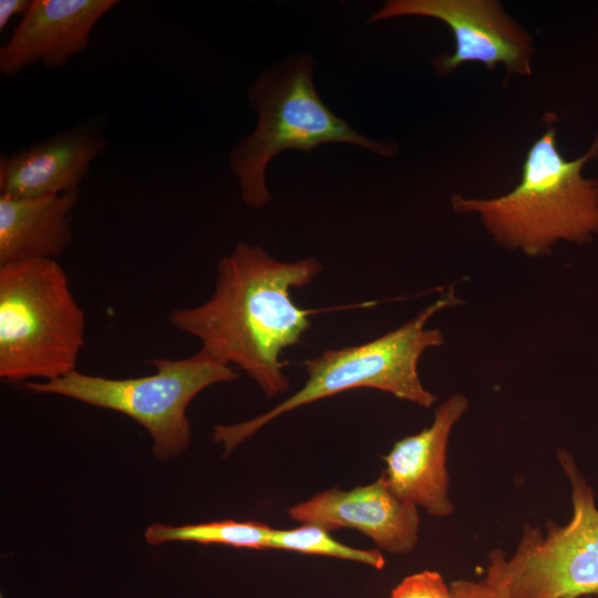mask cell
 I'll list each match as a JSON object with an SVG mask.
<instances>
[{"mask_svg": "<svg viewBox=\"0 0 598 598\" xmlns=\"http://www.w3.org/2000/svg\"><path fill=\"white\" fill-rule=\"evenodd\" d=\"M32 0H1L0 1V31L8 25L12 17L28 12Z\"/></svg>", "mask_w": 598, "mask_h": 598, "instance_id": "obj_18", "label": "cell"}, {"mask_svg": "<svg viewBox=\"0 0 598 598\" xmlns=\"http://www.w3.org/2000/svg\"><path fill=\"white\" fill-rule=\"evenodd\" d=\"M467 409L463 394L448 396L435 410L430 426L395 442L384 457L383 475L393 493L434 517L454 511L448 497L446 446L453 426Z\"/></svg>", "mask_w": 598, "mask_h": 598, "instance_id": "obj_12", "label": "cell"}, {"mask_svg": "<svg viewBox=\"0 0 598 598\" xmlns=\"http://www.w3.org/2000/svg\"><path fill=\"white\" fill-rule=\"evenodd\" d=\"M147 362L155 372L144 377L112 379L74 370L52 381H29L23 386L133 419L150 433L155 458L167 461L190 445L186 410L192 400L210 385L237 380L239 372L203 349L183 359L155 358Z\"/></svg>", "mask_w": 598, "mask_h": 598, "instance_id": "obj_6", "label": "cell"}, {"mask_svg": "<svg viewBox=\"0 0 598 598\" xmlns=\"http://www.w3.org/2000/svg\"><path fill=\"white\" fill-rule=\"evenodd\" d=\"M329 529L319 524H302L290 529H272L268 549H283L329 556L361 563L378 570L385 565L380 549H360L336 540Z\"/></svg>", "mask_w": 598, "mask_h": 598, "instance_id": "obj_15", "label": "cell"}, {"mask_svg": "<svg viewBox=\"0 0 598 598\" xmlns=\"http://www.w3.org/2000/svg\"><path fill=\"white\" fill-rule=\"evenodd\" d=\"M460 303L453 289L439 297L414 318L373 340L361 344L330 349L305 361V384L269 411L248 421L217 424L212 439L228 456L245 440L279 416L312 402L353 389H375L395 398L431 408L436 395L421 382L417 364L422 354L443 344L439 329L426 328L440 310Z\"/></svg>", "mask_w": 598, "mask_h": 598, "instance_id": "obj_3", "label": "cell"}, {"mask_svg": "<svg viewBox=\"0 0 598 598\" xmlns=\"http://www.w3.org/2000/svg\"><path fill=\"white\" fill-rule=\"evenodd\" d=\"M0 598H3V596H2V595H0Z\"/></svg>", "mask_w": 598, "mask_h": 598, "instance_id": "obj_19", "label": "cell"}, {"mask_svg": "<svg viewBox=\"0 0 598 598\" xmlns=\"http://www.w3.org/2000/svg\"><path fill=\"white\" fill-rule=\"evenodd\" d=\"M315 69V59L301 53L265 70L248 90L258 124L234 146L229 164L249 207L261 208L270 200L266 168L285 150L312 154L322 144L347 143L380 156L396 153L394 143L359 134L324 105L313 85Z\"/></svg>", "mask_w": 598, "mask_h": 598, "instance_id": "obj_4", "label": "cell"}, {"mask_svg": "<svg viewBox=\"0 0 598 598\" xmlns=\"http://www.w3.org/2000/svg\"><path fill=\"white\" fill-rule=\"evenodd\" d=\"M85 316L55 259L0 267V378L52 381L76 370Z\"/></svg>", "mask_w": 598, "mask_h": 598, "instance_id": "obj_5", "label": "cell"}, {"mask_svg": "<svg viewBox=\"0 0 598 598\" xmlns=\"http://www.w3.org/2000/svg\"><path fill=\"white\" fill-rule=\"evenodd\" d=\"M272 529L255 520L225 519L185 525L154 523L145 529L144 537L146 543L153 546L189 542L260 550L268 549Z\"/></svg>", "mask_w": 598, "mask_h": 598, "instance_id": "obj_14", "label": "cell"}, {"mask_svg": "<svg viewBox=\"0 0 598 598\" xmlns=\"http://www.w3.org/2000/svg\"><path fill=\"white\" fill-rule=\"evenodd\" d=\"M322 270L316 258L280 261L258 245L239 241L218 260L210 298L173 308L169 323L197 338L200 349L218 361L246 372L267 396L283 394L290 380L281 353L299 344L311 317L323 311L301 308L291 291Z\"/></svg>", "mask_w": 598, "mask_h": 598, "instance_id": "obj_1", "label": "cell"}, {"mask_svg": "<svg viewBox=\"0 0 598 598\" xmlns=\"http://www.w3.org/2000/svg\"><path fill=\"white\" fill-rule=\"evenodd\" d=\"M109 141L102 121H87L0 157V194L38 197L79 193Z\"/></svg>", "mask_w": 598, "mask_h": 598, "instance_id": "obj_11", "label": "cell"}, {"mask_svg": "<svg viewBox=\"0 0 598 598\" xmlns=\"http://www.w3.org/2000/svg\"><path fill=\"white\" fill-rule=\"evenodd\" d=\"M402 16L434 18L452 30L453 53L439 55L432 62L440 75H446L466 62H480L488 69L503 64L511 73L533 74V39L498 1L390 0L369 18V22Z\"/></svg>", "mask_w": 598, "mask_h": 598, "instance_id": "obj_8", "label": "cell"}, {"mask_svg": "<svg viewBox=\"0 0 598 598\" xmlns=\"http://www.w3.org/2000/svg\"><path fill=\"white\" fill-rule=\"evenodd\" d=\"M453 598H513L498 588L481 580L458 579L450 584ZM590 598V597H585Z\"/></svg>", "mask_w": 598, "mask_h": 598, "instance_id": "obj_17", "label": "cell"}, {"mask_svg": "<svg viewBox=\"0 0 598 598\" xmlns=\"http://www.w3.org/2000/svg\"><path fill=\"white\" fill-rule=\"evenodd\" d=\"M596 158L598 132L582 156L568 161L548 125L529 147L511 192L489 199L454 195L451 203L457 212L478 214L498 244L528 256L548 254L561 240L585 244L598 236V181L581 171Z\"/></svg>", "mask_w": 598, "mask_h": 598, "instance_id": "obj_2", "label": "cell"}, {"mask_svg": "<svg viewBox=\"0 0 598 598\" xmlns=\"http://www.w3.org/2000/svg\"><path fill=\"white\" fill-rule=\"evenodd\" d=\"M288 516L329 530L354 528L392 554H405L419 542L417 506L398 497L382 474L374 482L350 491L330 488L288 508Z\"/></svg>", "mask_w": 598, "mask_h": 598, "instance_id": "obj_9", "label": "cell"}, {"mask_svg": "<svg viewBox=\"0 0 598 598\" xmlns=\"http://www.w3.org/2000/svg\"><path fill=\"white\" fill-rule=\"evenodd\" d=\"M117 0H32L11 37L0 48V72L17 76L40 63L61 69L86 50L91 33Z\"/></svg>", "mask_w": 598, "mask_h": 598, "instance_id": "obj_10", "label": "cell"}, {"mask_svg": "<svg viewBox=\"0 0 598 598\" xmlns=\"http://www.w3.org/2000/svg\"><path fill=\"white\" fill-rule=\"evenodd\" d=\"M571 487L573 515L545 533L526 526L511 557L493 549L483 578L513 598H585L598 595V508L573 456L558 451Z\"/></svg>", "mask_w": 598, "mask_h": 598, "instance_id": "obj_7", "label": "cell"}, {"mask_svg": "<svg viewBox=\"0 0 598 598\" xmlns=\"http://www.w3.org/2000/svg\"><path fill=\"white\" fill-rule=\"evenodd\" d=\"M79 193L19 197L0 194V267L55 259L72 240Z\"/></svg>", "mask_w": 598, "mask_h": 598, "instance_id": "obj_13", "label": "cell"}, {"mask_svg": "<svg viewBox=\"0 0 598 598\" xmlns=\"http://www.w3.org/2000/svg\"><path fill=\"white\" fill-rule=\"evenodd\" d=\"M390 598H453L450 586L433 573L422 571L403 578Z\"/></svg>", "mask_w": 598, "mask_h": 598, "instance_id": "obj_16", "label": "cell"}]
</instances>
